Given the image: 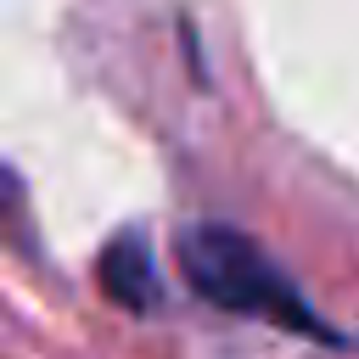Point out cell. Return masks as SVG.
<instances>
[{"mask_svg":"<svg viewBox=\"0 0 359 359\" xmlns=\"http://www.w3.org/2000/svg\"><path fill=\"white\" fill-rule=\"evenodd\" d=\"M180 269H185V280L208 303H219L230 314L269 320L280 331L331 342V325L303 303V292L286 280V269L252 236H241L230 224H191V230H180Z\"/></svg>","mask_w":359,"mask_h":359,"instance_id":"6da1fadb","label":"cell"},{"mask_svg":"<svg viewBox=\"0 0 359 359\" xmlns=\"http://www.w3.org/2000/svg\"><path fill=\"white\" fill-rule=\"evenodd\" d=\"M95 275H101V286H107L112 303H123V309H157V264H151V247L140 236H129V230L112 236L107 252H101V264H95Z\"/></svg>","mask_w":359,"mask_h":359,"instance_id":"7a4b0ae2","label":"cell"}]
</instances>
